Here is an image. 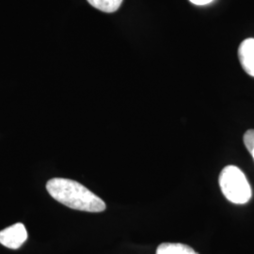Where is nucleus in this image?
<instances>
[{
	"label": "nucleus",
	"mask_w": 254,
	"mask_h": 254,
	"mask_svg": "<svg viewBox=\"0 0 254 254\" xmlns=\"http://www.w3.org/2000/svg\"><path fill=\"white\" fill-rule=\"evenodd\" d=\"M48 193L70 208L98 213L106 209L105 201L78 182L64 178H54L47 182Z\"/></svg>",
	"instance_id": "1"
},
{
	"label": "nucleus",
	"mask_w": 254,
	"mask_h": 254,
	"mask_svg": "<svg viewBox=\"0 0 254 254\" xmlns=\"http://www.w3.org/2000/svg\"><path fill=\"white\" fill-rule=\"evenodd\" d=\"M219 187L225 198L233 203L244 204L252 198V188L243 172L236 166L225 167L219 174Z\"/></svg>",
	"instance_id": "2"
},
{
	"label": "nucleus",
	"mask_w": 254,
	"mask_h": 254,
	"mask_svg": "<svg viewBox=\"0 0 254 254\" xmlns=\"http://www.w3.org/2000/svg\"><path fill=\"white\" fill-rule=\"evenodd\" d=\"M27 239V230L22 223H16L0 232V244L11 250L19 249Z\"/></svg>",
	"instance_id": "3"
},
{
	"label": "nucleus",
	"mask_w": 254,
	"mask_h": 254,
	"mask_svg": "<svg viewBox=\"0 0 254 254\" xmlns=\"http://www.w3.org/2000/svg\"><path fill=\"white\" fill-rule=\"evenodd\" d=\"M238 58L246 73L254 77V39H246L238 48Z\"/></svg>",
	"instance_id": "4"
},
{
	"label": "nucleus",
	"mask_w": 254,
	"mask_h": 254,
	"mask_svg": "<svg viewBox=\"0 0 254 254\" xmlns=\"http://www.w3.org/2000/svg\"><path fill=\"white\" fill-rule=\"evenodd\" d=\"M155 254H198L190 246L181 243H163L156 250Z\"/></svg>",
	"instance_id": "5"
},
{
	"label": "nucleus",
	"mask_w": 254,
	"mask_h": 254,
	"mask_svg": "<svg viewBox=\"0 0 254 254\" xmlns=\"http://www.w3.org/2000/svg\"><path fill=\"white\" fill-rule=\"evenodd\" d=\"M91 6L101 11L112 13L118 10L124 0H87Z\"/></svg>",
	"instance_id": "6"
},
{
	"label": "nucleus",
	"mask_w": 254,
	"mask_h": 254,
	"mask_svg": "<svg viewBox=\"0 0 254 254\" xmlns=\"http://www.w3.org/2000/svg\"><path fill=\"white\" fill-rule=\"evenodd\" d=\"M190 1L194 5L203 6V5H207L209 3H211L213 0H190Z\"/></svg>",
	"instance_id": "7"
},
{
	"label": "nucleus",
	"mask_w": 254,
	"mask_h": 254,
	"mask_svg": "<svg viewBox=\"0 0 254 254\" xmlns=\"http://www.w3.org/2000/svg\"><path fill=\"white\" fill-rule=\"evenodd\" d=\"M248 151L250 152V154H252L253 155V157H254V145L252 146L250 149H248Z\"/></svg>",
	"instance_id": "8"
}]
</instances>
